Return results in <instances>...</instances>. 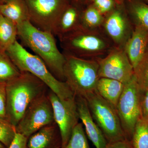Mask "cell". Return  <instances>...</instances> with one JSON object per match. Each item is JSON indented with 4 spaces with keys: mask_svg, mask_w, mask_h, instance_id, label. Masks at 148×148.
I'll return each mask as SVG.
<instances>
[{
    "mask_svg": "<svg viewBox=\"0 0 148 148\" xmlns=\"http://www.w3.org/2000/svg\"><path fill=\"white\" fill-rule=\"evenodd\" d=\"M28 138L16 133L15 138L8 148H27Z\"/></svg>",
    "mask_w": 148,
    "mask_h": 148,
    "instance_id": "obj_30",
    "label": "cell"
},
{
    "mask_svg": "<svg viewBox=\"0 0 148 148\" xmlns=\"http://www.w3.org/2000/svg\"><path fill=\"white\" fill-rule=\"evenodd\" d=\"M116 2L119 5L123 4L124 3V0H116Z\"/></svg>",
    "mask_w": 148,
    "mask_h": 148,
    "instance_id": "obj_32",
    "label": "cell"
},
{
    "mask_svg": "<svg viewBox=\"0 0 148 148\" xmlns=\"http://www.w3.org/2000/svg\"><path fill=\"white\" fill-rule=\"evenodd\" d=\"M134 71L140 89L148 90V47L143 58Z\"/></svg>",
    "mask_w": 148,
    "mask_h": 148,
    "instance_id": "obj_25",
    "label": "cell"
},
{
    "mask_svg": "<svg viewBox=\"0 0 148 148\" xmlns=\"http://www.w3.org/2000/svg\"><path fill=\"white\" fill-rule=\"evenodd\" d=\"M5 52L20 72L33 74L61 99H68L75 96L66 82L56 79L40 57L30 53L17 40Z\"/></svg>",
    "mask_w": 148,
    "mask_h": 148,
    "instance_id": "obj_4",
    "label": "cell"
},
{
    "mask_svg": "<svg viewBox=\"0 0 148 148\" xmlns=\"http://www.w3.org/2000/svg\"><path fill=\"white\" fill-rule=\"evenodd\" d=\"M130 143V148H148V121L140 118Z\"/></svg>",
    "mask_w": 148,
    "mask_h": 148,
    "instance_id": "obj_22",
    "label": "cell"
},
{
    "mask_svg": "<svg viewBox=\"0 0 148 148\" xmlns=\"http://www.w3.org/2000/svg\"><path fill=\"white\" fill-rule=\"evenodd\" d=\"M91 4L105 16L118 5L116 0H90Z\"/></svg>",
    "mask_w": 148,
    "mask_h": 148,
    "instance_id": "obj_27",
    "label": "cell"
},
{
    "mask_svg": "<svg viewBox=\"0 0 148 148\" xmlns=\"http://www.w3.org/2000/svg\"><path fill=\"white\" fill-rule=\"evenodd\" d=\"M16 127L6 120L0 118V142L8 148L15 138Z\"/></svg>",
    "mask_w": 148,
    "mask_h": 148,
    "instance_id": "obj_26",
    "label": "cell"
},
{
    "mask_svg": "<svg viewBox=\"0 0 148 148\" xmlns=\"http://www.w3.org/2000/svg\"><path fill=\"white\" fill-rule=\"evenodd\" d=\"M148 47V30L140 25H134L132 35L124 47L134 69L143 58Z\"/></svg>",
    "mask_w": 148,
    "mask_h": 148,
    "instance_id": "obj_14",
    "label": "cell"
},
{
    "mask_svg": "<svg viewBox=\"0 0 148 148\" xmlns=\"http://www.w3.org/2000/svg\"><path fill=\"white\" fill-rule=\"evenodd\" d=\"M17 25L0 14V50L5 52L17 40Z\"/></svg>",
    "mask_w": 148,
    "mask_h": 148,
    "instance_id": "obj_19",
    "label": "cell"
},
{
    "mask_svg": "<svg viewBox=\"0 0 148 148\" xmlns=\"http://www.w3.org/2000/svg\"><path fill=\"white\" fill-rule=\"evenodd\" d=\"M105 148H130V143L128 140L112 143H108Z\"/></svg>",
    "mask_w": 148,
    "mask_h": 148,
    "instance_id": "obj_31",
    "label": "cell"
},
{
    "mask_svg": "<svg viewBox=\"0 0 148 148\" xmlns=\"http://www.w3.org/2000/svg\"><path fill=\"white\" fill-rule=\"evenodd\" d=\"M105 16L91 3L82 11V25L90 29H101Z\"/></svg>",
    "mask_w": 148,
    "mask_h": 148,
    "instance_id": "obj_21",
    "label": "cell"
},
{
    "mask_svg": "<svg viewBox=\"0 0 148 148\" xmlns=\"http://www.w3.org/2000/svg\"><path fill=\"white\" fill-rule=\"evenodd\" d=\"M127 12L133 25H140L148 30V4L138 0H129Z\"/></svg>",
    "mask_w": 148,
    "mask_h": 148,
    "instance_id": "obj_20",
    "label": "cell"
},
{
    "mask_svg": "<svg viewBox=\"0 0 148 148\" xmlns=\"http://www.w3.org/2000/svg\"><path fill=\"white\" fill-rule=\"evenodd\" d=\"M48 95L53 108L54 122L60 132L61 147H63L69 142L73 130L79 123L76 96L62 99L50 90Z\"/></svg>",
    "mask_w": 148,
    "mask_h": 148,
    "instance_id": "obj_10",
    "label": "cell"
},
{
    "mask_svg": "<svg viewBox=\"0 0 148 148\" xmlns=\"http://www.w3.org/2000/svg\"><path fill=\"white\" fill-rule=\"evenodd\" d=\"M21 73L6 52L0 50V82L7 83Z\"/></svg>",
    "mask_w": 148,
    "mask_h": 148,
    "instance_id": "obj_23",
    "label": "cell"
},
{
    "mask_svg": "<svg viewBox=\"0 0 148 148\" xmlns=\"http://www.w3.org/2000/svg\"><path fill=\"white\" fill-rule=\"evenodd\" d=\"M29 21L37 28L54 35L56 25L69 4L68 0H24Z\"/></svg>",
    "mask_w": 148,
    "mask_h": 148,
    "instance_id": "obj_8",
    "label": "cell"
},
{
    "mask_svg": "<svg viewBox=\"0 0 148 148\" xmlns=\"http://www.w3.org/2000/svg\"><path fill=\"white\" fill-rule=\"evenodd\" d=\"M54 122L52 105L46 92L33 101L16 125V133L29 138L48 125Z\"/></svg>",
    "mask_w": 148,
    "mask_h": 148,
    "instance_id": "obj_9",
    "label": "cell"
},
{
    "mask_svg": "<svg viewBox=\"0 0 148 148\" xmlns=\"http://www.w3.org/2000/svg\"><path fill=\"white\" fill-rule=\"evenodd\" d=\"M48 87L42 81L29 72H22L6 85L7 119L16 127L36 98L46 92Z\"/></svg>",
    "mask_w": 148,
    "mask_h": 148,
    "instance_id": "obj_2",
    "label": "cell"
},
{
    "mask_svg": "<svg viewBox=\"0 0 148 148\" xmlns=\"http://www.w3.org/2000/svg\"><path fill=\"white\" fill-rule=\"evenodd\" d=\"M59 40L64 54L88 60L103 58L114 47L102 29L82 26Z\"/></svg>",
    "mask_w": 148,
    "mask_h": 148,
    "instance_id": "obj_3",
    "label": "cell"
},
{
    "mask_svg": "<svg viewBox=\"0 0 148 148\" xmlns=\"http://www.w3.org/2000/svg\"><path fill=\"white\" fill-rule=\"evenodd\" d=\"M82 11L76 6L69 4L61 14L54 32L59 39L82 27Z\"/></svg>",
    "mask_w": 148,
    "mask_h": 148,
    "instance_id": "obj_16",
    "label": "cell"
},
{
    "mask_svg": "<svg viewBox=\"0 0 148 148\" xmlns=\"http://www.w3.org/2000/svg\"><path fill=\"white\" fill-rule=\"evenodd\" d=\"M18 37L24 45L43 61L53 76L65 82L64 69L66 57L57 47L54 35L33 25L29 21L17 26Z\"/></svg>",
    "mask_w": 148,
    "mask_h": 148,
    "instance_id": "obj_1",
    "label": "cell"
},
{
    "mask_svg": "<svg viewBox=\"0 0 148 148\" xmlns=\"http://www.w3.org/2000/svg\"><path fill=\"white\" fill-rule=\"evenodd\" d=\"M141 89L134 74L124 85L116 110L127 140L130 141L135 125L142 117L140 104Z\"/></svg>",
    "mask_w": 148,
    "mask_h": 148,
    "instance_id": "obj_7",
    "label": "cell"
},
{
    "mask_svg": "<svg viewBox=\"0 0 148 148\" xmlns=\"http://www.w3.org/2000/svg\"><path fill=\"white\" fill-rule=\"evenodd\" d=\"M60 132L55 122L39 130L28 138L27 148H60Z\"/></svg>",
    "mask_w": 148,
    "mask_h": 148,
    "instance_id": "obj_15",
    "label": "cell"
},
{
    "mask_svg": "<svg viewBox=\"0 0 148 148\" xmlns=\"http://www.w3.org/2000/svg\"><path fill=\"white\" fill-rule=\"evenodd\" d=\"M4 1V0H0V2H2Z\"/></svg>",
    "mask_w": 148,
    "mask_h": 148,
    "instance_id": "obj_35",
    "label": "cell"
},
{
    "mask_svg": "<svg viewBox=\"0 0 148 148\" xmlns=\"http://www.w3.org/2000/svg\"><path fill=\"white\" fill-rule=\"evenodd\" d=\"M0 148H7L4 145H3L2 143H1L0 142Z\"/></svg>",
    "mask_w": 148,
    "mask_h": 148,
    "instance_id": "obj_33",
    "label": "cell"
},
{
    "mask_svg": "<svg viewBox=\"0 0 148 148\" xmlns=\"http://www.w3.org/2000/svg\"><path fill=\"white\" fill-rule=\"evenodd\" d=\"M122 5H118L105 16L101 29L114 47L124 49L132 35L134 25L127 12L121 8Z\"/></svg>",
    "mask_w": 148,
    "mask_h": 148,
    "instance_id": "obj_12",
    "label": "cell"
},
{
    "mask_svg": "<svg viewBox=\"0 0 148 148\" xmlns=\"http://www.w3.org/2000/svg\"><path fill=\"white\" fill-rule=\"evenodd\" d=\"M60 148H90L82 123L75 127L67 145Z\"/></svg>",
    "mask_w": 148,
    "mask_h": 148,
    "instance_id": "obj_24",
    "label": "cell"
},
{
    "mask_svg": "<svg viewBox=\"0 0 148 148\" xmlns=\"http://www.w3.org/2000/svg\"><path fill=\"white\" fill-rule=\"evenodd\" d=\"M145 1H146L148 3V0H145Z\"/></svg>",
    "mask_w": 148,
    "mask_h": 148,
    "instance_id": "obj_36",
    "label": "cell"
},
{
    "mask_svg": "<svg viewBox=\"0 0 148 148\" xmlns=\"http://www.w3.org/2000/svg\"><path fill=\"white\" fill-rule=\"evenodd\" d=\"M75 96L79 119L84 126L87 137L95 148H106L108 142L92 118L87 101L81 96Z\"/></svg>",
    "mask_w": 148,
    "mask_h": 148,
    "instance_id": "obj_13",
    "label": "cell"
},
{
    "mask_svg": "<svg viewBox=\"0 0 148 148\" xmlns=\"http://www.w3.org/2000/svg\"><path fill=\"white\" fill-rule=\"evenodd\" d=\"M77 1L79 2H82L85 1V0H77Z\"/></svg>",
    "mask_w": 148,
    "mask_h": 148,
    "instance_id": "obj_34",
    "label": "cell"
},
{
    "mask_svg": "<svg viewBox=\"0 0 148 148\" xmlns=\"http://www.w3.org/2000/svg\"><path fill=\"white\" fill-rule=\"evenodd\" d=\"M0 14L17 26L29 21V11L24 0H4L1 2Z\"/></svg>",
    "mask_w": 148,
    "mask_h": 148,
    "instance_id": "obj_17",
    "label": "cell"
},
{
    "mask_svg": "<svg viewBox=\"0 0 148 148\" xmlns=\"http://www.w3.org/2000/svg\"><path fill=\"white\" fill-rule=\"evenodd\" d=\"M6 85V83L0 82V118L7 120Z\"/></svg>",
    "mask_w": 148,
    "mask_h": 148,
    "instance_id": "obj_28",
    "label": "cell"
},
{
    "mask_svg": "<svg viewBox=\"0 0 148 148\" xmlns=\"http://www.w3.org/2000/svg\"><path fill=\"white\" fill-rule=\"evenodd\" d=\"M92 118L108 143L127 140L123 130L116 108L96 90L86 97Z\"/></svg>",
    "mask_w": 148,
    "mask_h": 148,
    "instance_id": "obj_6",
    "label": "cell"
},
{
    "mask_svg": "<svg viewBox=\"0 0 148 148\" xmlns=\"http://www.w3.org/2000/svg\"><path fill=\"white\" fill-rule=\"evenodd\" d=\"M142 117L148 121V90H141L140 95Z\"/></svg>",
    "mask_w": 148,
    "mask_h": 148,
    "instance_id": "obj_29",
    "label": "cell"
},
{
    "mask_svg": "<svg viewBox=\"0 0 148 148\" xmlns=\"http://www.w3.org/2000/svg\"><path fill=\"white\" fill-rule=\"evenodd\" d=\"M64 55L65 81L74 94L85 98L95 92L100 78L97 61Z\"/></svg>",
    "mask_w": 148,
    "mask_h": 148,
    "instance_id": "obj_5",
    "label": "cell"
},
{
    "mask_svg": "<svg viewBox=\"0 0 148 148\" xmlns=\"http://www.w3.org/2000/svg\"><path fill=\"white\" fill-rule=\"evenodd\" d=\"M124 84L116 80L101 77L99 78L96 91L102 98L116 108L124 87Z\"/></svg>",
    "mask_w": 148,
    "mask_h": 148,
    "instance_id": "obj_18",
    "label": "cell"
},
{
    "mask_svg": "<svg viewBox=\"0 0 148 148\" xmlns=\"http://www.w3.org/2000/svg\"><path fill=\"white\" fill-rule=\"evenodd\" d=\"M96 61L100 78L112 79L125 84L134 76V69L124 49L114 47L105 57Z\"/></svg>",
    "mask_w": 148,
    "mask_h": 148,
    "instance_id": "obj_11",
    "label": "cell"
}]
</instances>
